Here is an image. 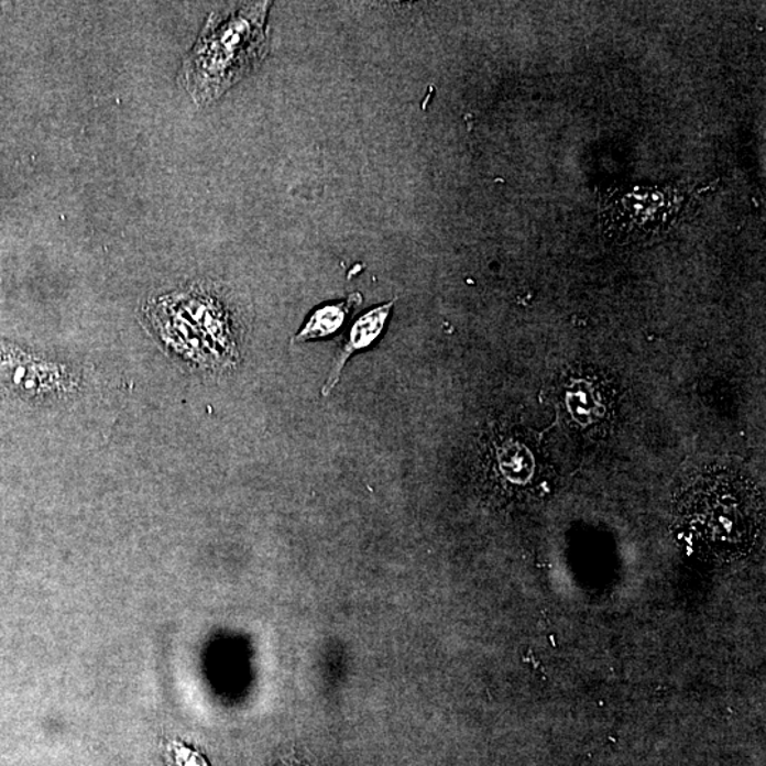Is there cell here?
<instances>
[{"label": "cell", "instance_id": "obj_4", "mask_svg": "<svg viewBox=\"0 0 766 766\" xmlns=\"http://www.w3.org/2000/svg\"><path fill=\"white\" fill-rule=\"evenodd\" d=\"M361 302V294L353 293L342 302L318 307L309 316L297 336L293 338V343L321 340V338L333 336L350 318L352 309L360 306Z\"/></svg>", "mask_w": 766, "mask_h": 766}, {"label": "cell", "instance_id": "obj_1", "mask_svg": "<svg viewBox=\"0 0 766 766\" xmlns=\"http://www.w3.org/2000/svg\"><path fill=\"white\" fill-rule=\"evenodd\" d=\"M675 517L679 532L697 549L715 558H735L758 541L764 500L749 475L709 466L696 471L680 489Z\"/></svg>", "mask_w": 766, "mask_h": 766}, {"label": "cell", "instance_id": "obj_2", "mask_svg": "<svg viewBox=\"0 0 766 766\" xmlns=\"http://www.w3.org/2000/svg\"><path fill=\"white\" fill-rule=\"evenodd\" d=\"M270 4L243 3L210 14L179 72V81L196 105H212L258 70L269 53Z\"/></svg>", "mask_w": 766, "mask_h": 766}, {"label": "cell", "instance_id": "obj_3", "mask_svg": "<svg viewBox=\"0 0 766 766\" xmlns=\"http://www.w3.org/2000/svg\"><path fill=\"white\" fill-rule=\"evenodd\" d=\"M394 304L395 299L394 302L372 308L370 311L362 314V316L352 324L350 333H348V340L343 343L341 350L337 352L336 358H333L330 375H328L326 385H324L321 391L322 396L330 395L333 387L338 385L343 366H346V363L353 353L366 350L368 347H371L372 343L381 337V333L385 330Z\"/></svg>", "mask_w": 766, "mask_h": 766}]
</instances>
